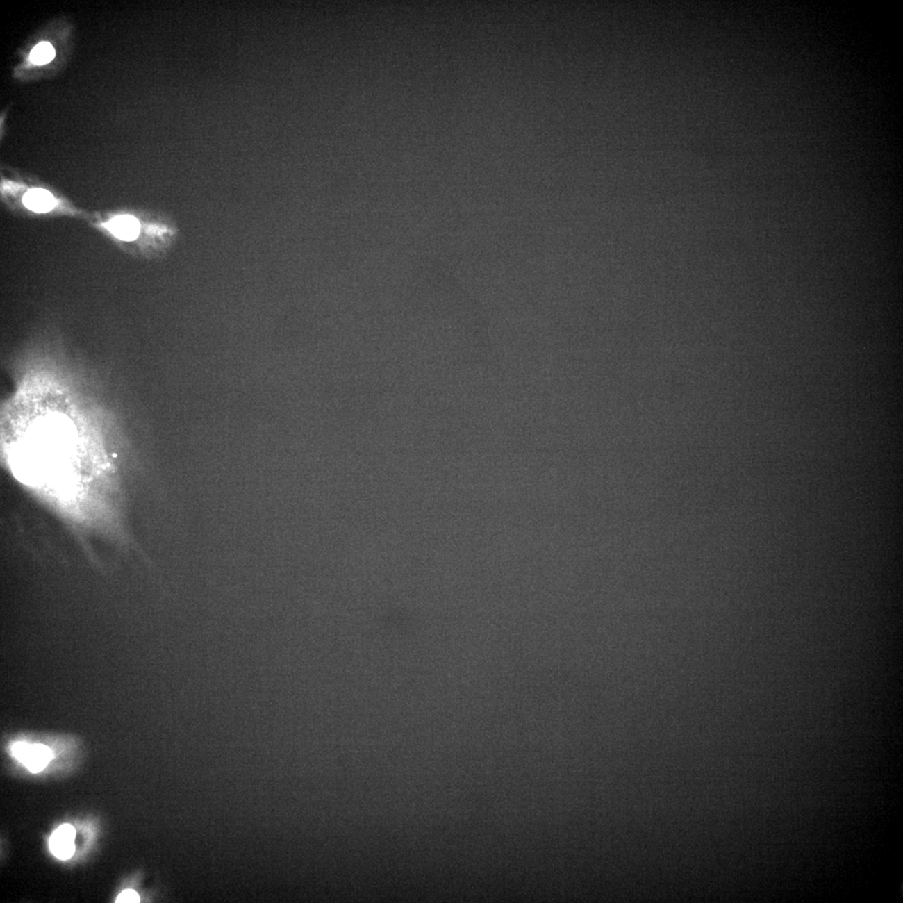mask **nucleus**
<instances>
[{
    "label": "nucleus",
    "mask_w": 903,
    "mask_h": 903,
    "mask_svg": "<svg viewBox=\"0 0 903 903\" xmlns=\"http://www.w3.org/2000/svg\"><path fill=\"white\" fill-rule=\"evenodd\" d=\"M23 202L28 209L37 213L49 212L54 208L56 204L52 194L43 190L28 191L24 195Z\"/></svg>",
    "instance_id": "obj_4"
},
{
    "label": "nucleus",
    "mask_w": 903,
    "mask_h": 903,
    "mask_svg": "<svg viewBox=\"0 0 903 903\" xmlns=\"http://www.w3.org/2000/svg\"><path fill=\"white\" fill-rule=\"evenodd\" d=\"M139 902H140V897H139L138 894L131 889L124 890L117 898V902L118 903H137Z\"/></svg>",
    "instance_id": "obj_6"
},
{
    "label": "nucleus",
    "mask_w": 903,
    "mask_h": 903,
    "mask_svg": "<svg viewBox=\"0 0 903 903\" xmlns=\"http://www.w3.org/2000/svg\"><path fill=\"white\" fill-rule=\"evenodd\" d=\"M76 830L72 825L65 824L53 833L50 839L51 851L60 860H68L75 852Z\"/></svg>",
    "instance_id": "obj_2"
},
{
    "label": "nucleus",
    "mask_w": 903,
    "mask_h": 903,
    "mask_svg": "<svg viewBox=\"0 0 903 903\" xmlns=\"http://www.w3.org/2000/svg\"><path fill=\"white\" fill-rule=\"evenodd\" d=\"M105 226L115 236L126 241L137 239L140 231L138 221L135 217L127 215L115 217Z\"/></svg>",
    "instance_id": "obj_3"
},
{
    "label": "nucleus",
    "mask_w": 903,
    "mask_h": 903,
    "mask_svg": "<svg viewBox=\"0 0 903 903\" xmlns=\"http://www.w3.org/2000/svg\"><path fill=\"white\" fill-rule=\"evenodd\" d=\"M14 756L22 762L32 773H39L51 762L53 755L49 747L16 743L11 748Z\"/></svg>",
    "instance_id": "obj_1"
},
{
    "label": "nucleus",
    "mask_w": 903,
    "mask_h": 903,
    "mask_svg": "<svg viewBox=\"0 0 903 903\" xmlns=\"http://www.w3.org/2000/svg\"><path fill=\"white\" fill-rule=\"evenodd\" d=\"M55 56V49L50 43L41 42L33 49L30 57L32 63L42 65L51 63Z\"/></svg>",
    "instance_id": "obj_5"
}]
</instances>
